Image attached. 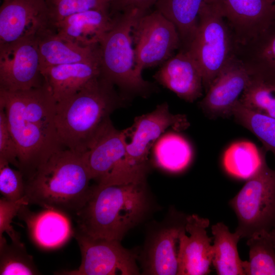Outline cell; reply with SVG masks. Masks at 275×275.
<instances>
[{"label":"cell","instance_id":"obj_1","mask_svg":"<svg viewBox=\"0 0 275 275\" xmlns=\"http://www.w3.org/2000/svg\"><path fill=\"white\" fill-rule=\"evenodd\" d=\"M56 105L45 81L26 90H0V106L18 149L17 169L25 181L53 153L63 149L56 125Z\"/></svg>","mask_w":275,"mask_h":275},{"label":"cell","instance_id":"obj_2","mask_svg":"<svg viewBox=\"0 0 275 275\" xmlns=\"http://www.w3.org/2000/svg\"><path fill=\"white\" fill-rule=\"evenodd\" d=\"M87 152L65 148L53 153L25 181V197L29 204L75 216L92 189Z\"/></svg>","mask_w":275,"mask_h":275},{"label":"cell","instance_id":"obj_3","mask_svg":"<svg viewBox=\"0 0 275 275\" xmlns=\"http://www.w3.org/2000/svg\"><path fill=\"white\" fill-rule=\"evenodd\" d=\"M124 99L100 75L75 94L57 102L55 122L63 147L79 153L88 151Z\"/></svg>","mask_w":275,"mask_h":275},{"label":"cell","instance_id":"obj_4","mask_svg":"<svg viewBox=\"0 0 275 275\" xmlns=\"http://www.w3.org/2000/svg\"><path fill=\"white\" fill-rule=\"evenodd\" d=\"M145 182L92 186L90 196L75 215L76 229L94 238L120 241L147 211Z\"/></svg>","mask_w":275,"mask_h":275},{"label":"cell","instance_id":"obj_5","mask_svg":"<svg viewBox=\"0 0 275 275\" xmlns=\"http://www.w3.org/2000/svg\"><path fill=\"white\" fill-rule=\"evenodd\" d=\"M189 125L185 116L170 113L168 104L158 105L151 112L137 117L130 127L131 141L123 158L99 185L145 182L149 150L156 140L172 127L177 131Z\"/></svg>","mask_w":275,"mask_h":275},{"label":"cell","instance_id":"obj_6","mask_svg":"<svg viewBox=\"0 0 275 275\" xmlns=\"http://www.w3.org/2000/svg\"><path fill=\"white\" fill-rule=\"evenodd\" d=\"M146 13L132 9L112 16L113 25L99 43L100 75L124 94L146 96L154 89L134 70L131 32L136 21Z\"/></svg>","mask_w":275,"mask_h":275},{"label":"cell","instance_id":"obj_7","mask_svg":"<svg viewBox=\"0 0 275 275\" xmlns=\"http://www.w3.org/2000/svg\"><path fill=\"white\" fill-rule=\"evenodd\" d=\"M233 33L218 9L204 1L195 37L187 49L201 70L205 93L235 55Z\"/></svg>","mask_w":275,"mask_h":275},{"label":"cell","instance_id":"obj_8","mask_svg":"<svg viewBox=\"0 0 275 275\" xmlns=\"http://www.w3.org/2000/svg\"><path fill=\"white\" fill-rule=\"evenodd\" d=\"M238 219L241 238L275 227V170L266 162L229 201Z\"/></svg>","mask_w":275,"mask_h":275},{"label":"cell","instance_id":"obj_9","mask_svg":"<svg viewBox=\"0 0 275 275\" xmlns=\"http://www.w3.org/2000/svg\"><path fill=\"white\" fill-rule=\"evenodd\" d=\"M131 36L134 45V70L140 76L144 69L162 64L181 47L176 28L156 10L138 19Z\"/></svg>","mask_w":275,"mask_h":275},{"label":"cell","instance_id":"obj_10","mask_svg":"<svg viewBox=\"0 0 275 275\" xmlns=\"http://www.w3.org/2000/svg\"><path fill=\"white\" fill-rule=\"evenodd\" d=\"M80 249L81 261L79 267L59 274L136 275L140 274L136 255L124 248L120 241L94 238L76 229L73 232Z\"/></svg>","mask_w":275,"mask_h":275},{"label":"cell","instance_id":"obj_11","mask_svg":"<svg viewBox=\"0 0 275 275\" xmlns=\"http://www.w3.org/2000/svg\"><path fill=\"white\" fill-rule=\"evenodd\" d=\"M38 39L0 45V90L18 91L42 86Z\"/></svg>","mask_w":275,"mask_h":275},{"label":"cell","instance_id":"obj_12","mask_svg":"<svg viewBox=\"0 0 275 275\" xmlns=\"http://www.w3.org/2000/svg\"><path fill=\"white\" fill-rule=\"evenodd\" d=\"M54 29L45 0H10L0 8V45L39 38Z\"/></svg>","mask_w":275,"mask_h":275},{"label":"cell","instance_id":"obj_13","mask_svg":"<svg viewBox=\"0 0 275 275\" xmlns=\"http://www.w3.org/2000/svg\"><path fill=\"white\" fill-rule=\"evenodd\" d=\"M214 5L231 28L237 45L244 44L275 20V5L268 0H205Z\"/></svg>","mask_w":275,"mask_h":275},{"label":"cell","instance_id":"obj_14","mask_svg":"<svg viewBox=\"0 0 275 275\" xmlns=\"http://www.w3.org/2000/svg\"><path fill=\"white\" fill-rule=\"evenodd\" d=\"M252 75L234 55L213 80L200 102L204 114L210 119L232 116Z\"/></svg>","mask_w":275,"mask_h":275},{"label":"cell","instance_id":"obj_15","mask_svg":"<svg viewBox=\"0 0 275 275\" xmlns=\"http://www.w3.org/2000/svg\"><path fill=\"white\" fill-rule=\"evenodd\" d=\"M207 218L197 214L186 217L185 226L179 236L178 275H205L210 272L213 251V239L207 235Z\"/></svg>","mask_w":275,"mask_h":275},{"label":"cell","instance_id":"obj_16","mask_svg":"<svg viewBox=\"0 0 275 275\" xmlns=\"http://www.w3.org/2000/svg\"><path fill=\"white\" fill-rule=\"evenodd\" d=\"M153 77L186 101L194 102L202 95L201 72L188 50L181 49L161 64Z\"/></svg>","mask_w":275,"mask_h":275},{"label":"cell","instance_id":"obj_17","mask_svg":"<svg viewBox=\"0 0 275 275\" xmlns=\"http://www.w3.org/2000/svg\"><path fill=\"white\" fill-rule=\"evenodd\" d=\"M114 19L110 12L90 10L66 17L54 25L61 38L82 46L98 44L112 29Z\"/></svg>","mask_w":275,"mask_h":275},{"label":"cell","instance_id":"obj_18","mask_svg":"<svg viewBox=\"0 0 275 275\" xmlns=\"http://www.w3.org/2000/svg\"><path fill=\"white\" fill-rule=\"evenodd\" d=\"M17 216L24 222L32 240L43 249L58 248L73 234L69 216L55 210L45 209L34 212L25 205Z\"/></svg>","mask_w":275,"mask_h":275},{"label":"cell","instance_id":"obj_19","mask_svg":"<svg viewBox=\"0 0 275 275\" xmlns=\"http://www.w3.org/2000/svg\"><path fill=\"white\" fill-rule=\"evenodd\" d=\"M130 127L118 130L111 121L87 152V161L92 180L105 179L123 158Z\"/></svg>","mask_w":275,"mask_h":275},{"label":"cell","instance_id":"obj_20","mask_svg":"<svg viewBox=\"0 0 275 275\" xmlns=\"http://www.w3.org/2000/svg\"><path fill=\"white\" fill-rule=\"evenodd\" d=\"M41 74L57 102L76 93L100 75L99 59L50 66Z\"/></svg>","mask_w":275,"mask_h":275},{"label":"cell","instance_id":"obj_21","mask_svg":"<svg viewBox=\"0 0 275 275\" xmlns=\"http://www.w3.org/2000/svg\"><path fill=\"white\" fill-rule=\"evenodd\" d=\"M235 55L251 75L275 82V20L251 40L236 45Z\"/></svg>","mask_w":275,"mask_h":275},{"label":"cell","instance_id":"obj_22","mask_svg":"<svg viewBox=\"0 0 275 275\" xmlns=\"http://www.w3.org/2000/svg\"><path fill=\"white\" fill-rule=\"evenodd\" d=\"M185 226L175 225L159 230L148 245L143 257L142 266L145 274H178V250L180 231Z\"/></svg>","mask_w":275,"mask_h":275},{"label":"cell","instance_id":"obj_23","mask_svg":"<svg viewBox=\"0 0 275 275\" xmlns=\"http://www.w3.org/2000/svg\"><path fill=\"white\" fill-rule=\"evenodd\" d=\"M40 70L48 67L99 59V44L82 46L59 36L50 30L38 39Z\"/></svg>","mask_w":275,"mask_h":275},{"label":"cell","instance_id":"obj_24","mask_svg":"<svg viewBox=\"0 0 275 275\" xmlns=\"http://www.w3.org/2000/svg\"><path fill=\"white\" fill-rule=\"evenodd\" d=\"M204 1L158 0L154 5L155 10L176 28L183 48H188L195 37L199 12Z\"/></svg>","mask_w":275,"mask_h":275},{"label":"cell","instance_id":"obj_25","mask_svg":"<svg viewBox=\"0 0 275 275\" xmlns=\"http://www.w3.org/2000/svg\"><path fill=\"white\" fill-rule=\"evenodd\" d=\"M212 264L218 275H245L243 261L238 254L237 243L241 238L236 232L231 233L223 223L213 225Z\"/></svg>","mask_w":275,"mask_h":275},{"label":"cell","instance_id":"obj_26","mask_svg":"<svg viewBox=\"0 0 275 275\" xmlns=\"http://www.w3.org/2000/svg\"><path fill=\"white\" fill-rule=\"evenodd\" d=\"M152 150L155 164L172 173L185 169L193 157L192 149L188 142L175 132L162 134L155 142Z\"/></svg>","mask_w":275,"mask_h":275},{"label":"cell","instance_id":"obj_27","mask_svg":"<svg viewBox=\"0 0 275 275\" xmlns=\"http://www.w3.org/2000/svg\"><path fill=\"white\" fill-rule=\"evenodd\" d=\"M225 170L231 176L248 180L256 174L266 163L265 155L249 141H240L231 145L223 156Z\"/></svg>","mask_w":275,"mask_h":275},{"label":"cell","instance_id":"obj_28","mask_svg":"<svg viewBox=\"0 0 275 275\" xmlns=\"http://www.w3.org/2000/svg\"><path fill=\"white\" fill-rule=\"evenodd\" d=\"M249 261H243L245 275H275V249L270 232L262 230L248 238Z\"/></svg>","mask_w":275,"mask_h":275},{"label":"cell","instance_id":"obj_29","mask_svg":"<svg viewBox=\"0 0 275 275\" xmlns=\"http://www.w3.org/2000/svg\"><path fill=\"white\" fill-rule=\"evenodd\" d=\"M235 120L255 134L275 156V118L252 111L238 101L232 111Z\"/></svg>","mask_w":275,"mask_h":275},{"label":"cell","instance_id":"obj_30","mask_svg":"<svg viewBox=\"0 0 275 275\" xmlns=\"http://www.w3.org/2000/svg\"><path fill=\"white\" fill-rule=\"evenodd\" d=\"M40 274L33 257L21 241L8 243L5 238L0 240L1 275Z\"/></svg>","mask_w":275,"mask_h":275},{"label":"cell","instance_id":"obj_31","mask_svg":"<svg viewBox=\"0 0 275 275\" xmlns=\"http://www.w3.org/2000/svg\"><path fill=\"white\" fill-rule=\"evenodd\" d=\"M239 101L252 111L275 118V82L252 75Z\"/></svg>","mask_w":275,"mask_h":275},{"label":"cell","instance_id":"obj_32","mask_svg":"<svg viewBox=\"0 0 275 275\" xmlns=\"http://www.w3.org/2000/svg\"><path fill=\"white\" fill-rule=\"evenodd\" d=\"M54 25L67 16L90 10L110 12L108 0H45Z\"/></svg>","mask_w":275,"mask_h":275},{"label":"cell","instance_id":"obj_33","mask_svg":"<svg viewBox=\"0 0 275 275\" xmlns=\"http://www.w3.org/2000/svg\"><path fill=\"white\" fill-rule=\"evenodd\" d=\"M0 192L3 197L10 201H18L25 196L23 174L4 160H0Z\"/></svg>","mask_w":275,"mask_h":275},{"label":"cell","instance_id":"obj_34","mask_svg":"<svg viewBox=\"0 0 275 275\" xmlns=\"http://www.w3.org/2000/svg\"><path fill=\"white\" fill-rule=\"evenodd\" d=\"M29 202L24 196L18 201H10L2 197L0 199V239L4 238L6 233L11 241L20 242V236L13 228L11 224L14 217L18 215L20 208Z\"/></svg>","mask_w":275,"mask_h":275},{"label":"cell","instance_id":"obj_35","mask_svg":"<svg viewBox=\"0 0 275 275\" xmlns=\"http://www.w3.org/2000/svg\"><path fill=\"white\" fill-rule=\"evenodd\" d=\"M18 152L8 126L6 113L0 106V160L8 161L18 169Z\"/></svg>","mask_w":275,"mask_h":275},{"label":"cell","instance_id":"obj_36","mask_svg":"<svg viewBox=\"0 0 275 275\" xmlns=\"http://www.w3.org/2000/svg\"><path fill=\"white\" fill-rule=\"evenodd\" d=\"M158 0H112L111 2V16L126 11L137 9L143 12H148Z\"/></svg>","mask_w":275,"mask_h":275},{"label":"cell","instance_id":"obj_37","mask_svg":"<svg viewBox=\"0 0 275 275\" xmlns=\"http://www.w3.org/2000/svg\"><path fill=\"white\" fill-rule=\"evenodd\" d=\"M270 234L271 235V237L272 239V241L273 243V245L274 246V248L275 249V227H274L270 231Z\"/></svg>","mask_w":275,"mask_h":275},{"label":"cell","instance_id":"obj_38","mask_svg":"<svg viewBox=\"0 0 275 275\" xmlns=\"http://www.w3.org/2000/svg\"><path fill=\"white\" fill-rule=\"evenodd\" d=\"M269 2H270L272 4H275V0H268Z\"/></svg>","mask_w":275,"mask_h":275},{"label":"cell","instance_id":"obj_39","mask_svg":"<svg viewBox=\"0 0 275 275\" xmlns=\"http://www.w3.org/2000/svg\"><path fill=\"white\" fill-rule=\"evenodd\" d=\"M10 0H3V2H8Z\"/></svg>","mask_w":275,"mask_h":275},{"label":"cell","instance_id":"obj_40","mask_svg":"<svg viewBox=\"0 0 275 275\" xmlns=\"http://www.w3.org/2000/svg\"><path fill=\"white\" fill-rule=\"evenodd\" d=\"M108 1H109L110 2V3H111V1H112V0H108Z\"/></svg>","mask_w":275,"mask_h":275},{"label":"cell","instance_id":"obj_41","mask_svg":"<svg viewBox=\"0 0 275 275\" xmlns=\"http://www.w3.org/2000/svg\"><path fill=\"white\" fill-rule=\"evenodd\" d=\"M274 5H275V4H274Z\"/></svg>","mask_w":275,"mask_h":275}]
</instances>
